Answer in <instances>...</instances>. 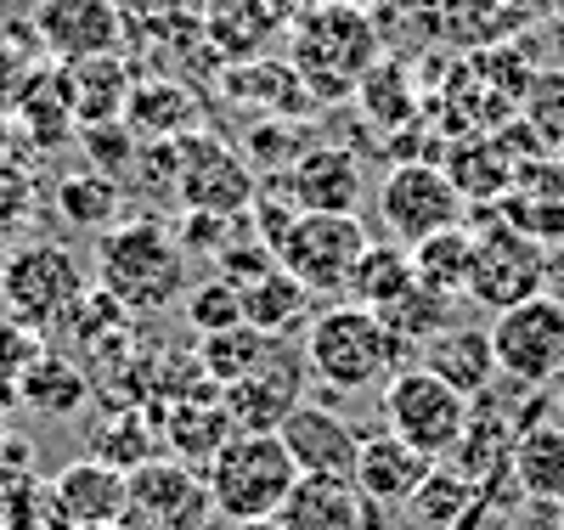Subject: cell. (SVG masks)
<instances>
[{
  "label": "cell",
  "mask_w": 564,
  "mask_h": 530,
  "mask_svg": "<svg viewBox=\"0 0 564 530\" xmlns=\"http://www.w3.org/2000/svg\"><path fill=\"white\" fill-rule=\"evenodd\" d=\"M300 350H305L311 378L322 383V390H334V396L384 390V383L406 367V356H412L379 311L350 305V300H334L327 311H316Z\"/></svg>",
  "instance_id": "obj_1"
},
{
  "label": "cell",
  "mask_w": 564,
  "mask_h": 530,
  "mask_svg": "<svg viewBox=\"0 0 564 530\" xmlns=\"http://www.w3.org/2000/svg\"><path fill=\"white\" fill-rule=\"evenodd\" d=\"M379 23L345 0H316L289 23V63L305 79L311 102H350L356 85L379 63Z\"/></svg>",
  "instance_id": "obj_2"
},
{
  "label": "cell",
  "mask_w": 564,
  "mask_h": 530,
  "mask_svg": "<svg viewBox=\"0 0 564 530\" xmlns=\"http://www.w3.org/2000/svg\"><path fill=\"white\" fill-rule=\"evenodd\" d=\"M186 260L193 255L164 220L135 215L97 237V288L130 316H159L186 294Z\"/></svg>",
  "instance_id": "obj_3"
},
{
  "label": "cell",
  "mask_w": 564,
  "mask_h": 530,
  "mask_svg": "<svg viewBox=\"0 0 564 530\" xmlns=\"http://www.w3.org/2000/svg\"><path fill=\"white\" fill-rule=\"evenodd\" d=\"M209 502L226 524H271L300 486V468L282 435H231L204 468Z\"/></svg>",
  "instance_id": "obj_4"
},
{
  "label": "cell",
  "mask_w": 564,
  "mask_h": 530,
  "mask_svg": "<svg viewBox=\"0 0 564 530\" xmlns=\"http://www.w3.org/2000/svg\"><path fill=\"white\" fill-rule=\"evenodd\" d=\"M379 412H384V429L390 435H401L406 446H417L423 457H435L446 463L463 435H468V418H475V401L457 396L446 378H435L430 367H401L390 383H384V396H379Z\"/></svg>",
  "instance_id": "obj_5"
},
{
  "label": "cell",
  "mask_w": 564,
  "mask_h": 530,
  "mask_svg": "<svg viewBox=\"0 0 564 530\" xmlns=\"http://www.w3.org/2000/svg\"><path fill=\"white\" fill-rule=\"evenodd\" d=\"M254 198H260V175L231 141H220L209 130L175 136V204L186 215L238 220L254 209Z\"/></svg>",
  "instance_id": "obj_6"
},
{
  "label": "cell",
  "mask_w": 564,
  "mask_h": 530,
  "mask_svg": "<svg viewBox=\"0 0 564 530\" xmlns=\"http://www.w3.org/2000/svg\"><path fill=\"white\" fill-rule=\"evenodd\" d=\"M547 271H553V249H542L536 237L513 231L497 209H486V220L475 226V271H468V300H475L480 311L525 305V300L547 294Z\"/></svg>",
  "instance_id": "obj_7"
},
{
  "label": "cell",
  "mask_w": 564,
  "mask_h": 530,
  "mask_svg": "<svg viewBox=\"0 0 564 530\" xmlns=\"http://www.w3.org/2000/svg\"><path fill=\"white\" fill-rule=\"evenodd\" d=\"M379 220L390 244L412 249L446 226H468V204L435 159H395L379 181Z\"/></svg>",
  "instance_id": "obj_8"
},
{
  "label": "cell",
  "mask_w": 564,
  "mask_h": 530,
  "mask_svg": "<svg viewBox=\"0 0 564 530\" xmlns=\"http://www.w3.org/2000/svg\"><path fill=\"white\" fill-rule=\"evenodd\" d=\"M491 356L508 383L547 390L564 378V300L536 294L525 305H508L491 316Z\"/></svg>",
  "instance_id": "obj_9"
},
{
  "label": "cell",
  "mask_w": 564,
  "mask_h": 530,
  "mask_svg": "<svg viewBox=\"0 0 564 530\" xmlns=\"http://www.w3.org/2000/svg\"><path fill=\"white\" fill-rule=\"evenodd\" d=\"M367 244L372 237L356 215H294L289 231L271 244V255H276L282 271H294L316 300H345L350 266L361 260Z\"/></svg>",
  "instance_id": "obj_10"
},
{
  "label": "cell",
  "mask_w": 564,
  "mask_h": 530,
  "mask_svg": "<svg viewBox=\"0 0 564 530\" xmlns=\"http://www.w3.org/2000/svg\"><path fill=\"white\" fill-rule=\"evenodd\" d=\"M209 513H215V502H209L204 474L175 457H153V463L130 468V479H124L119 530H204Z\"/></svg>",
  "instance_id": "obj_11"
},
{
  "label": "cell",
  "mask_w": 564,
  "mask_h": 530,
  "mask_svg": "<svg viewBox=\"0 0 564 530\" xmlns=\"http://www.w3.org/2000/svg\"><path fill=\"white\" fill-rule=\"evenodd\" d=\"M85 294V266L63 244H23L0 266V300L12 305L18 322L29 327H52L63 311Z\"/></svg>",
  "instance_id": "obj_12"
},
{
  "label": "cell",
  "mask_w": 564,
  "mask_h": 530,
  "mask_svg": "<svg viewBox=\"0 0 564 530\" xmlns=\"http://www.w3.org/2000/svg\"><path fill=\"white\" fill-rule=\"evenodd\" d=\"M305 350H294L289 339H276V350L238 383L220 390V407H226V423L231 435H276L282 418H289L300 401H305Z\"/></svg>",
  "instance_id": "obj_13"
},
{
  "label": "cell",
  "mask_w": 564,
  "mask_h": 530,
  "mask_svg": "<svg viewBox=\"0 0 564 530\" xmlns=\"http://www.w3.org/2000/svg\"><path fill=\"white\" fill-rule=\"evenodd\" d=\"M34 45L52 63H90L124 52V7L119 0H40L34 7Z\"/></svg>",
  "instance_id": "obj_14"
},
{
  "label": "cell",
  "mask_w": 564,
  "mask_h": 530,
  "mask_svg": "<svg viewBox=\"0 0 564 530\" xmlns=\"http://www.w3.org/2000/svg\"><path fill=\"white\" fill-rule=\"evenodd\" d=\"M271 198H282L294 215H356L361 204V159L350 148H305L289 170L260 181Z\"/></svg>",
  "instance_id": "obj_15"
},
{
  "label": "cell",
  "mask_w": 564,
  "mask_h": 530,
  "mask_svg": "<svg viewBox=\"0 0 564 530\" xmlns=\"http://www.w3.org/2000/svg\"><path fill=\"white\" fill-rule=\"evenodd\" d=\"M282 446H289L300 479H350L356 486V457H361V435L350 429V418H339L334 407L300 401L282 418Z\"/></svg>",
  "instance_id": "obj_16"
},
{
  "label": "cell",
  "mask_w": 564,
  "mask_h": 530,
  "mask_svg": "<svg viewBox=\"0 0 564 530\" xmlns=\"http://www.w3.org/2000/svg\"><path fill=\"white\" fill-rule=\"evenodd\" d=\"M220 96L231 108H243L260 119H305L316 102H311V90L305 79L294 74L289 57H249V63H226L220 68Z\"/></svg>",
  "instance_id": "obj_17"
},
{
  "label": "cell",
  "mask_w": 564,
  "mask_h": 530,
  "mask_svg": "<svg viewBox=\"0 0 564 530\" xmlns=\"http://www.w3.org/2000/svg\"><path fill=\"white\" fill-rule=\"evenodd\" d=\"M513 231L536 237L542 249H558L564 244V159H531L520 164V175H513V186L502 192V198L491 204Z\"/></svg>",
  "instance_id": "obj_18"
},
{
  "label": "cell",
  "mask_w": 564,
  "mask_h": 530,
  "mask_svg": "<svg viewBox=\"0 0 564 530\" xmlns=\"http://www.w3.org/2000/svg\"><path fill=\"white\" fill-rule=\"evenodd\" d=\"M435 457H423L417 446H406L401 435H361V457H356V491L379 508H412V497L430 486Z\"/></svg>",
  "instance_id": "obj_19"
},
{
  "label": "cell",
  "mask_w": 564,
  "mask_h": 530,
  "mask_svg": "<svg viewBox=\"0 0 564 530\" xmlns=\"http://www.w3.org/2000/svg\"><path fill=\"white\" fill-rule=\"evenodd\" d=\"M282 7L276 0H204L198 34L220 63H249L265 57V45L282 34Z\"/></svg>",
  "instance_id": "obj_20"
},
{
  "label": "cell",
  "mask_w": 564,
  "mask_h": 530,
  "mask_svg": "<svg viewBox=\"0 0 564 530\" xmlns=\"http://www.w3.org/2000/svg\"><path fill=\"white\" fill-rule=\"evenodd\" d=\"M423 367H430L435 378H446L457 396L468 401H480L491 390V378H497V356H491V327H446L435 333L430 345L417 350Z\"/></svg>",
  "instance_id": "obj_21"
},
{
  "label": "cell",
  "mask_w": 564,
  "mask_h": 530,
  "mask_svg": "<svg viewBox=\"0 0 564 530\" xmlns=\"http://www.w3.org/2000/svg\"><path fill=\"white\" fill-rule=\"evenodd\" d=\"M12 130L29 141L34 153H57V148H68V141H74L79 113H74V90H68L63 63H45V74L23 96V108L12 113Z\"/></svg>",
  "instance_id": "obj_22"
},
{
  "label": "cell",
  "mask_w": 564,
  "mask_h": 530,
  "mask_svg": "<svg viewBox=\"0 0 564 530\" xmlns=\"http://www.w3.org/2000/svg\"><path fill=\"white\" fill-rule=\"evenodd\" d=\"M124 468H113V463H102V457H74V463H63L57 468V497H63V508L74 513V524L79 530H90V524H119V513H124Z\"/></svg>",
  "instance_id": "obj_23"
},
{
  "label": "cell",
  "mask_w": 564,
  "mask_h": 530,
  "mask_svg": "<svg viewBox=\"0 0 564 530\" xmlns=\"http://www.w3.org/2000/svg\"><path fill=\"white\" fill-rule=\"evenodd\" d=\"M238 300H243V322H254L260 333H271V339H294L300 327H311V288L294 277V271H282V266H265L260 277L238 282Z\"/></svg>",
  "instance_id": "obj_24"
},
{
  "label": "cell",
  "mask_w": 564,
  "mask_h": 530,
  "mask_svg": "<svg viewBox=\"0 0 564 530\" xmlns=\"http://www.w3.org/2000/svg\"><path fill=\"white\" fill-rule=\"evenodd\" d=\"M361 491L350 479H300L271 530H361Z\"/></svg>",
  "instance_id": "obj_25"
},
{
  "label": "cell",
  "mask_w": 564,
  "mask_h": 530,
  "mask_svg": "<svg viewBox=\"0 0 564 530\" xmlns=\"http://www.w3.org/2000/svg\"><path fill=\"white\" fill-rule=\"evenodd\" d=\"M164 446H175V463H186V468H209V457L231 441V423H226V407H220V390L209 396H193V401H170V412H164Z\"/></svg>",
  "instance_id": "obj_26"
},
{
  "label": "cell",
  "mask_w": 564,
  "mask_h": 530,
  "mask_svg": "<svg viewBox=\"0 0 564 530\" xmlns=\"http://www.w3.org/2000/svg\"><path fill=\"white\" fill-rule=\"evenodd\" d=\"M124 125L141 141H175L186 130H198V102L181 79H141V85H130Z\"/></svg>",
  "instance_id": "obj_27"
},
{
  "label": "cell",
  "mask_w": 564,
  "mask_h": 530,
  "mask_svg": "<svg viewBox=\"0 0 564 530\" xmlns=\"http://www.w3.org/2000/svg\"><path fill=\"white\" fill-rule=\"evenodd\" d=\"M508 468L536 502H564V423H531L513 435Z\"/></svg>",
  "instance_id": "obj_28"
},
{
  "label": "cell",
  "mask_w": 564,
  "mask_h": 530,
  "mask_svg": "<svg viewBox=\"0 0 564 530\" xmlns=\"http://www.w3.org/2000/svg\"><path fill=\"white\" fill-rule=\"evenodd\" d=\"M430 29L457 52H486V45L508 40V29H520V18L502 0H430Z\"/></svg>",
  "instance_id": "obj_29"
},
{
  "label": "cell",
  "mask_w": 564,
  "mask_h": 530,
  "mask_svg": "<svg viewBox=\"0 0 564 530\" xmlns=\"http://www.w3.org/2000/svg\"><path fill=\"white\" fill-rule=\"evenodd\" d=\"M63 74H68V90H74L79 130H85V125H113V119H124V102H130V68H124V57L63 63Z\"/></svg>",
  "instance_id": "obj_30"
},
{
  "label": "cell",
  "mask_w": 564,
  "mask_h": 530,
  "mask_svg": "<svg viewBox=\"0 0 564 530\" xmlns=\"http://www.w3.org/2000/svg\"><path fill=\"white\" fill-rule=\"evenodd\" d=\"M271 350H276L271 333H260L254 322H231V327L198 333V350H193V356H198V367H204V378L215 383V390H226V383L249 378Z\"/></svg>",
  "instance_id": "obj_31"
},
{
  "label": "cell",
  "mask_w": 564,
  "mask_h": 530,
  "mask_svg": "<svg viewBox=\"0 0 564 530\" xmlns=\"http://www.w3.org/2000/svg\"><path fill=\"white\" fill-rule=\"evenodd\" d=\"M417 282V271H412V249H401V244H367L361 249V260L350 266V282H345V300L350 305H367V311H384V305H395L406 288Z\"/></svg>",
  "instance_id": "obj_32"
},
{
  "label": "cell",
  "mask_w": 564,
  "mask_h": 530,
  "mask_svg": "<svg viewBox=\"0 0 564 530\" xmlns=\"http://www.w3.org/2000/svg\"><path fill=\"white\" fill-rule=\"evenodd\" d=\"M350 102L361 108V119H367V125H379L384 136L412 130V125H417V113H423V102H417V85H412L406 63H384V57L372 63V74L356 85Z\"/></svg>",
  "instance_id": "obj_33"
},
{
  "label": "cell",
  "mask_w": 564,
  "mask_h": 530,
  "mask_svg": "<svg viewBox=\"0 0 564 530\" xmlns=\"http://www.w3.org/2000/svg\"><path fill=\"white\" fill-rule=\"evenodd\" d=\"M412 271L435 294H468V271H475V226H446L435 237L412 244Z\"/></svg>",
  "instance_id": "obj_34"
},
{
  "label": "cell",
  "mask_w": 564,
  "mask_h": 530,
  "mask_svg": "<svg viewBox=\"0 0 564 530\" xmlns=\"http://www.w3.org/2000/svg\"><path fill=\"white\" fill-rule=\"evenodd\" d=\"M57 215H63L68 226H85V231L119 226V181L102 175V170L63 175V181H57Z\"/></svg>",
  "instance_id": "obj_35"
},
{
  "label": "cell",
  "mask_w": 564,
  "mask_h": 530,
  "mask_svg": "<svg viewBox=\"0 0 564 530\" xmlns=\"http://www.w3.org/2000/svg\"><path fill=\"white\" fill-rule=\"evenodd\" d=\"M23 407L52 412V418L79 412V407H85V372H79V361H68V356H57V350H45V356L23 372Z\"/></svg>",
  "instance_id": "obj_36"
},
{
  "label": "cell",
  "mask_w": 564,
  "mask_h": 530,
  "mask_svg": "<svg viewBox=\"0 0 564 530\" xmlns=\"http://www.w3.org/2000/svg\"><path fill=\"white\" fill-rule=\"evenodd\" d=\"M384 322H390V333L406 345V350H423L435 339V333H446L452 327V294H435V288H423V282H412L406 294L395 300V305H384L379 311Z\"/></svg>",
  "instance_id": "obj_37"
},
{
  "label": "cell",
  "mask_w": 564,
  "mask_h": 530,
  "mask_svg": "<svg viewBox=\"0 0 564 530\" xmlns=\"http://www.w3.org/2000/svg\"><path fill=\"white\" fill-rule=\"evenodd\" d=\"M520 125L536 136L542 153H564V68H536L520 96Z\"/></svg>",
  "instance_id": "obj_38"
},
{
  "label": "cell",
  "mask_w": 564,
  "mask_h": 530,
  "mask_svg": "<svg viewBox=\"0 0 564 530\" xmlns=\"http://www.w3.org/2000/svg\"><path fill=\"white\" fill-rule=\"evenodd\" d=\"M164 435H159V429H148V418H141V407H113V418L97 429V441H90V446H97V452H90V457H102V463H113V468H141V463H153Z\"/></svg>",
  "instance_id": "obj_39"
},
{
  "label": "cell",
  "mask_w": 564,
  "mask_h": 530,
  "mask_svg": "<svg viewBox=\"0 0 564 530\" xmlns=\"http://www.w3.org/2000/svg\"><path fill=\"white\" fill-rule=\"evenodd\" d=\"M475 502H480V491H475V479H463L457 468H441V463H435V474H430V486H423V491L412 497V513H417L423 524H441V530H457L463 508H475Z\"/></svg>",
  "instance_id": "obj_40"
},
{
  "label": "cell",
  "mask_w": 564,
  "mask_h": 530,
  "mask_svg": "<svg viewBox=\"0 0 564 530\" xmlns=\"http://www.w3.org/2000/svg\"><path fill=\"white\" fill-rule=\"evenodd\" d=\"M45 63H52V57H40L34 45L0 40V119H12L23 108V96L34 90V79L45 74Z\"/></svg>",
  "instance_id": "obj_41"
},
{
  "label": "cell",
  "mask_w": 564,
  "mask_h": 530,
  "mask_svg": "<svg viewBox=\"0 0 564 530\" xmlns=\"http://www.w3.org/2000/svg\"><path fill=\"white\" fill-rule=\"evenodd\" d=\"M0 524H7V530H79L74 513L63 508V497H57L52 479H34V486L7 508V519H0Z\"/></svg>",
  "instance_id": "obj_42"
},
{
  "label": "cell",
  "mask_w": 564,
  "mask_h": 530,
  "mask_svg": "<svg viewBox=\"0 0 564 530\" xmlns=\"http://www.w3.org/2000/svg\"><path fill=\"white\" fill-rule=\"evenodd\" d=\"M186 322H193L198 333H215V327L243 322V300H238V288H231L226 277H209V282H198L193 294H186Z\"/></svg>",
  "instance_id": "obj_43"
},
{
  "label": "cell",
  "mask_w": 564,
  "mask_h": 530,
  "mask_svg": "<svg viewBox=\"0 0 564 530\" xmlns=\"http://www.w3.org/2000/svg\"><path fill=\"white\" fill-rule=\"evenodd\" d=\"M34 479H40V474H34V457H29V446L12 435L7 457H0V519H7V508H12V502H18L29 486H34Z\"/></svg>",
  "instance_id": "obj_44"
},
{
  "label": "cell",
  "mask_w": 564,
  "mask_h": 530,
  "mask_svg": "<svg viewBox=\"0 0 564 530\" xmlns=\"http://www.w3.org/2000/svg\"><path fill=\"white\" fill-rule=\"evenodd\" d=\"M34 204V181L23 175L18 159H0V226L23 220V209Z\"/></svg>",
  "instance_id": "obj_45"
},
{
  "label": "cell",
  "mask_w": 564,
  "mask_h": 530,
  "mask_svg": "<svg viewBox=\"0 0 564 530\" xmlns=\"http://www.w3.org/2000/svg\"><path fill=\"white\" fill-rule=\"evenodd\" d=\"M502 7L520 18V23H531V18H547V12H558V0H502Z\"/></svg>",
  "instance_id": "obj_46"
},
{
  "label": "cell",
  "mask_w": 564,
  "mask_h": 530,
  "mask_svg": "<svg viewBox=\"0 0 564 530\" xmlns=\"http://www.w3.org/2000/svg\"><path fill=\"white\" fill-rule=\"evenodd\" d=\"M345 7H361V12H379V7H390V0H345Z\"/></svg>",
  "instance_id": "obj_47"
},
{
  "label": "cell",
  "mask_w": 564,
  "mask_h": 530,
  "mask_svg": "<svg viewBox=\"0 0 564 530\" xmlns=\"http://www.w3.org/2000/svg\"><path fill=\"white\" fill-rule=\"evenodd\" d=\"M7 446H12V435H7V423H0V457H7Z\"/></svg>",
  "instance_id": "obj_48"
},
{
  "label": "cell",
  "mask_w": 564,
  "mask_h": 530,
  "mask_svg": "<svg viewBox=\"0 0 564 530\" xmlns=\"http://www.w3.org/2000/svg\"><path fill=\"white\" fill-rule=\"evenodd\" d=\"M231 530H271V524H231Z\"/></svg>",
  "instance_id": "obj_49"
},
{
  "label": "cell",
  "mask_w": 564,
  "mask_h": 530,
  "mask_svg": "<svg viewBox=\"0 0 564 530\" xmlns=\"http://www.w3.org/2000/svg\"><path fill=\"white\" fill-rule=\"evenodd\" d=\"M90 530H119V524H90Z\"/></svg>",
  "instance_id": "obj_50"
},
{
  "label": "cell",
  "mask_w": 564,
  "mask_h": 530,
  "mask_svg": "<svg viewBox=\"0 0 564 530\" xmlns=\"http://www.w3.org/2000/svg\"><path fill=\"white\" fill-rule=\"evenodd\" d=\"M0 530H7V524H0Z\"/></svg>",
  "instance_id": "obj_51"
},
{
  "label": "cell",
  "mask_w": 564,
  "mask_h": 530,
  "mask_svg": "<svg viewBox=\"0 0 564 530\" xmlns=\"http://www.w3.org/2000/svg\"><path fill=\"white\" fill-rule=\"evenodd\" d=\"M558 159H564V153H558Z\"/></svg>",
  "instance_id": "obj_52"
}]
</instances>
